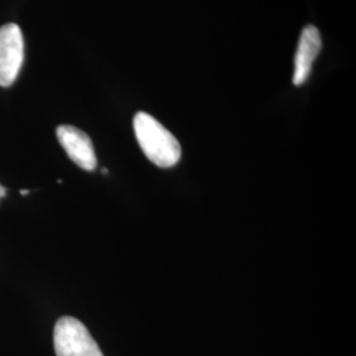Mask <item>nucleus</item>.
I'll use <instances>...</instances> for the list:
<instances>
[{
    "instance_id": "5",
    "label": "nucleus",
    "mask_w": 356,
    "mask_h": 356,
    "mask_svg": "<svg viewBox=\"0 0 356 356\" xmlns=\"http://www.w3.org/2000/svg\"><path fill=\"white\" fill-rule=\"evenodd\" d=\"M322 48V38L318 29L314 26H307L301 32L297 53L294 57L293 83L301 86L310 76L312 67Z\"/></svg>"
},
{
    "instance_id": "7",
    "label": "nucleus",
    "mask_w": 356,
    "mask_h": 356,
    "mask_svg": "<svg viewBox=\"0 0 356 356\" xmlns=\"http://www.w3.org/2000/svg\"><path fill=\"white\" fill-rule=\"evenodd\" d=\"M20 194H22V195H26V194H29V191H20Z\"/></svg>"
},
{
    "instance_id": "6",
    "label": "nucleus",
    "mask_w": 356,
    "mask_h": 356,
    "mask_svg": "<svg viewBox=\"0 0 356 356\" xmlns=\"http://www.w3.org/2000/svg\"><path fill=\"white\" fill-rule=\"evenodd\" d=\"M6 193H7V189L3 185H0V200L6 195Z\"/></svg>"
},
{
    "instance_id": "4",
    "label": "nucleus",
    "mask_w": 356,
    "mask_h": 356,
    "mask_svg": "<svg viewBox=\"0 0 356 356\" xmlns=\"http://www.w3.org/2000/svg\"><path fill=\"white\" fill-rule=\"evenodd\" d=\"M57 139L63 145L69 159L83 170H94L97 168V156L92 141L88 134L73 126H60L56 131Z\"/></svg>"
},
{
    "instance_id": "2",
    "label": "nucleus",
    "mask_w": 356,
    "mask_h": 356,
    "mask_svg": "<svg viewBox=\"0 0 356 356\" xmlns=\"http://www.w3.org/2000/svg\"><path fill=\"white\" fill-rule=\"evenodd\" d=\"M54 350L57 356H103L86 326L73 317H63L54 326Z\"/></svg>"
},
{
    "instance_id": "1",
    "label": "nucleus",
    "mask_w": 356,
    "mask_h": 356,
    "mask_svg": "<svg viewBox=\"0 0 356 356\" xmlns=\"http://www.w3.org/2000/svg\"><path fill=\"white\" fill-rule=\"evenodd\" d=\"M134 129L143 152L154 165L172 168L179 161V143L152 115L147 113L135 115Z\"/></svg>"
},
{
    "instance_id": "3",
    "label": "nucleus",
    "mask_w": 356,
    "mask_h": 356,
    "mask_svg": "<svg viewBox=\"0 0 356 356\" xmlns=\"http://www.w3.org/2000/svg\"><path fill=\"white\" fill-rule=\"evenodd\" d=\"M24 61V38L20 26L6 24L0 28V86H11Z\"/></svg>"
}]
</instances>
